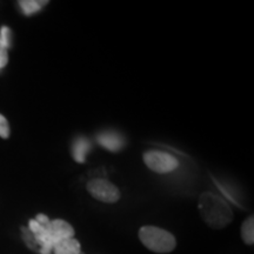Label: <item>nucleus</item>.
<instances>
[{"label":"nucleus","instance_id":"nucleus-11","mask_svg":"<svg viewBox=\"0 0 254 254\" xmlns=\"http://www.w3.org/2000/svg\"><path fill=\"white\" fill-rule=\"evenodd\" d=\"M8 135H9L8 122L6 120L4 116H1V114H0V136L6 139V138H8Z\"/></svg>","mask_w":254,"mask_h":254},{"label":"nucleus","instance_id":"nucleus-3","mask_svg":"<svg viewBox=\"0 0 254 254\" xmlns=\"http://www.w3.org/2000/svg\"><path fill=\"white\" fill-rule=\"evenodd\" d=\"M144 163L146 166L155 173H170L178 167L177 158L172 154L163 151H148L144 154Z\"/></svg>","mask_w":254,"mask_h":254},{"label":"nucleus","instance_id":"nucleus-7","mask_svg":"<svg viewBox=\"0 0 254 254\" xmlns=\"http://www.w3.org/2000/svg\"><path fill=\"white\" fill-rule=\"evenodd\" d=\"M55 254H80L81 246L74 238L60 240L53 246Z\"/></svg>","mask_w":254,"mask_h":254},{"label":"nucleus","instance_id":"nucleus-5","mask_svg":"<svg viewBox=\"0 0 254 254\" xmlns=\"http://www.w3.org/2000/svg\"><path fill=\"white\" fill-rule=\"evenodd\" d=\"M98 142L103 146L104 148L111 152L120 151L125 145V139L120 135L118 132L114 131H105L98 135Z\"/></svg>","mask_w":254,"mask_h":254},{"label":"nucleus","instance_id":"nucleus-6","mask_svg":"<svg viewBox=\"0 0 254 254\" xmlns=\"http://www.w3.org/2000/svg\"><path fill=\"white\" fill-rule=\"evenodd\" d=\"M91 150V142L85 136H79L72 144V155L77 163H85L87 153Z\"/></svg>","mask_w":254,"mask_h":254},{"label":"nucleus","instance_id":"nucleus-10","mask_svg":"<svg viewBox=\"0 0 254 254\" xmlns=\"http://www.w3.org/2000/svg\"><path fill=\"white\" fill-rule=\"evenodd\" d=\"M0 41L4 45L6 50L11 46L12 43V32L7 26H2L1 27V33H0Z\"/></svg>","mask_w":254,"mask_h":254},{"label":"nucleus","instance_id":"nucleus-1","mask_svg":"<svg viewBox=\"0 0 254 254\" xmlns=\"http://www.w3.org/2000/svg\"><path fill=\"white\" fill-rule=\"evenodd\" d=\"M200 215L206 224L212 228H222L227 226L233 219L230 206L220 196L206 192L199 199Z\"/></svg>","mask_w":254,"mask_h":254},{"label":"nucleus","instance_id":"nucleus-2","mask_svg":"<svg viewBox=\"0 0 254 254\" xmlns=\"http://www.w3.org/2000/svg\"><path fill=\"white\" fill-rule=\"evenodd\" d=\"M138 236L142 245L154 253H170L177 246V240L173 234L163 228L144 226L139 230Z\"/></svg>","mask_w":254,"mask_h":254},{"label":"nucleus","instance_id":"nucleus-4","mask_svg":"<svg viewBox=\"0 0 254 254\" xmlns=\"http://www.w3.org/2000/svg\"><path fill=\"white\" fill-rule=\"evenodd\" d=\"M87 190L94 199L105 204H114L120 199L119 190L106 179H92L87 184Z\"/></svg>","mask_w":254,"mask_h":254},{"label":"nucleus","instance_id":"nucleus-8","mask_svg":"<svg viewBox=\"0 0 254 254\" xmlns=\"http://www.w3.org/2000/svg\"><path fill=\"white\" fill-rule=\"evenodd\" d=\"M241 238L246 245L254 244V217L251 215L241 225Z\"/></svg>","mask_w":254,"mask_h":254},{"label":"nucleus","instance_id":"nucleus-12","mask_svg":"<svg viewBox=\"0 0 254 254\" xmlns=\"http://www.w3.org/2000/svg\"><path fill=\"white\" fill-rule=\"evenodd\" d=\"M8 62V56H7V50L5 49L4 45L0 41V68L5 67L7 65Z\"/></svg>","mask_w":254,"mask_h":254},{"label":"nucleus","instance_id":"nucleus-9","mask_svg":"<svg viewBox=\"0 0 254 254\" xmlns=\"http://www.w3.org/2000/svg\"><path fill=\"white\" fill-rule=\"evenodd\" d=\"M18 4L25 14L31 15L40 11L44 6L49 4V1H46V0H44V1L43 0H23V1H19Z\"/></svg>","mask_w":254,"mask_h":254}]
</instances>
